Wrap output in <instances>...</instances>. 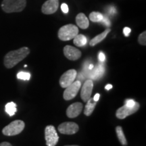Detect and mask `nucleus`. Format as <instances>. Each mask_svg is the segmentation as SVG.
I'll list each match as a JSON object with an SVG mask.
<instances>
[{
    "label": "nucleus",
    "instance_id": "nucleus-1",
    "mask_svg": "<svg viewBox=\"0 0 146 146\" xmlns=\"http://www.w3.org/2000/svg\"><path fill=\"white\" fill-rule=\"evenodd\" d=\"M30 54V50L27 47H23L18 50L11 51L5 56L4 65L7 68H12L23 60Z\"/></svg>",
    "mask_w": 146,
    "mask_h": 146
},
{
    "label": "nucleus",
    "instance_id": "nucleus-2",
    "mask_svg": "<svg viewBox=\"0 0 146 146\" xmlns=\"http://www.w3.org/2000/svg\"><path fill=\"white\" fill-rule=\"evenodd\" d=\"M27 5V0H3L1 7L5 13L21 12Z\"/></svg>",
    "mask_w": 146,
    "mask_h": 146
},
{
    "label": "nucleus",
    "instance_id": "nucleus-3",
    "mask_svg": "<svg viewBox=\"0 0 146 146\" xmlns=\"http://www.w3.org/2000/svg\"><path fill=\"white\" fill-rule=\"evenodd\" d=\"M78 34V28L75 25L69 24L62 27L58 31V37L64 41H70L74 39Z\"/></svg>",
    "mask_w": 146,
    "mask_h": 146
},
{
    "label": "nucleus",
    "instance_id": "nucleus-4",
    "mask_svg": "<svg viewBox=\"0 0 146 146\" xmlns=\"http://www.w3.org/2000/svg\"><path fill=\"white\" fill-rule=\"evenodd\" d=\"M25 124L23 120H16L5 126L2 130V133L6 136H14L20 134L24 130Z\"/></svg>",
    "mask_w": 146,
    "mask_h": 146
},
{
    "label": "nucleus",
    "instance_id": "nucleus-5",
    "mask_svg": "<svg viewBox=\"0 0 146 146\" xmlns=\"http://www.w3.org/2000/svg\"><path fill=\"white\" fill-rule=\"evenodd\" d=\"M45 139L47 146H55L58 143L59 137L53 125L47 126L45 129Z\"/></svg>",
    "mask_w": 146,
    "mask_h": 146
},
{
    "label": "nucleus",
    "instance_id": "nucleus-6",
    "mask_svg": "<svg viewBox=\"0 0 146 146\" xmlns=\"http://www.w3.org/2000/svg\"><path fill=\"white\" fill-rule=\"evenodd\" d=\"M139 109V104L137 102H136L135 104L133 107H129L127 106V105H124L123 106L120 107L117 110L116 112V116L119 119H124L127 116L137 112Z\"/></svg>",
    "mask_w": 146,
    "mask_h": 146
},
{
    "label": "nucleus",
    "instance_id": "nucleus-7",
    "mask_svg": "<svg viewBox=\"0 0 146 146\" xmlns=\"http://www.w3.org/2000/svg\"><path fill=\"white\" fill-rule=\"evenodd\" d=\"M81 87V81H77L73 82L69 86L66 88L64 91V99L65 100H70L74 98L77 95L78 91Z\"/></svg>",
    "mask_w": 146,
    "mask_h": 146
},
{
    "label": "nucleus",
    "instance_id": "nucleus-8",
    "mask_svg": "<svg viewBox=\"0 0 146 146\" xmlns=\"http://www.w3.org/2000/svg\"><path fill=\"white\" fill-rule=\"evenodd\" d=\"M77 75L76 70L71 69L65 72L60 78V85L62 88H66L74 81Z\"/></svg>",
    "mask_w": 146,
    "mask_h": 146
},
{
    "label": "nucleus",
    "instance_id": "nucleus-9",
    "mask_svg": "<svg viewBox=\"0 0 146 146\" xmlns=\"http://www.w3.org/2000/svg\"><path fill=\"white\" fill-rule=\"evenodd\" d=\"M58 131L62 134L73 135L78 131V126L77 124L72 122H66L58 126Z\"/></svg>",
    "mask_w": 146,
    "mask_h": 146
},
{
    "label": "nucleus",
    "instance_id": "nucleus-10",
    "mask_svg": "<svg viewBox=\"0 0 146 146\" xmlns=\"http://www.w3.org/2000/svg\"><path fill=\"white\" fill-rule=\"evenodd\" d=\"M59 7V0H47L41 7V12L44 14L50 15L54 14Z\"/></svg>",
    "mask_w": 146,
    "mask_h": 146
},
{
    "label": "nucleus",
    "instance_id": "nucleus-11",
    "mask_svg": "<svg viewBox=\"0 0 146 146\" xmlns=\"http://www.w3.org/2000/svg\"><path fill=\"white\" fill-rule=\"evenodd\" d=\"M93 88H94V82L92 80H87L84 83V85L81 89V97L84 102H87L91 98L92 94Z\"/></svg>",
    "mask_w": 146,
    "mask_h": 146
},
{
    "label": "nucleus",
    "instance_id": "nucleus-12",
    "mask_svg": "<svg viewBox=\"0 0 146 146\" xmlns=\"http://www.w3.org/2000/svg\"><path fill=\"white\" fill-rule=\"evenodd\" d=\"M64 54L68 60L74 61L81 57V52L70 45H66L64 47Z\"/></svg>",
    "mask_w": 146,
    "mask_h": 146
},
{
    "label": "nucleus",
    "instance_id": "nucleus-13",
    "mask_svg": "<svg viewBox=\"0 0 146 146\" xmlns=\"http://www.w3.org/2000/svg\"><path fill=\"white\" fill-rule=\"evenodd\" d=\"M83 108V104L80 103V102H76V103L72 104L66 110L67 116L70 118H76L81 114Z\"/></svg>",
    "mask_w": 146,
    "mask_h": 146
},
{
    "label": "nucleus",
    "instance_id": "nucleus-14",
    "mask_svg": "<svg viewBox=\"0 0 146 146\" xmlns=\"http://www.w3.org/2000/svg\"><path fill=\"white\" fill-rule=\"evenodd\" d=\"M76 23L78 27L82 29H86L89 26L88 18L85 14L79 13L76 16Z\"/></svg>",
    "mask_w": 146,
    "mask_h": 146
},
{
    "label": "nucleus",
    "instance_id": "nucleus-15",
    "mask_svg": "<svg viewBox=\"0 0 146 146\" xmlns=\"http://www.w3.org/2000/svg\"><path fill=\"white\" fill-rule=\"evenodd\" d=\"M110 31H111L110 29L108 28L106 29L103 33H102L98 35L95 36L94 38H93V39L89 41V45L93 47V46H95V45H96L97 44H98V43L103 41V40L106 37Z\"/></svg>",
    "mask_w": 146,
    "mask_h": 146
},
{
    "label": "nucleus",
    "instance_id": "nucleus-16",
    "mask_svg": "<svg viewBox=\"0 0 146 146\" xmlns=\"http://www.w3.org/2000/svg\"><path fill=\"white\" fill-rule=\"evenodd\" d=\"M97 102H95L93 98H89L88 101L87 102V104L85 107V110H84V114L86 116H89L92 114L94 112L95 108L96 106Z\"/></svg>",
    "mask_w": 146,
    "mask_h": 146
},
{
    "label": "nucleus",
    "instance_id": "nucleus-17",
    "mask_svg": "<svg viewBox=\"0 0 146 146\" xmlns=\"http://www.w3.org/2000/svg\"><path fill=\"white\" fill-rule=\"evenodd\" d=\"M73 39V43L77 47H83L86 45L87 42L86 36L81 34H78Z\"/></svg>",
    "mask_w": 146,
    "mask_h": 146
},
{
    "label": "nucleus",
    "instance_id": "nucleus-18",
    "mask_svg": "<svg viewBox=\"0 0 146 146\" xmlns=\"http://www.w3.org/2000/svg\"><path fill=\"white\" fill-rule=\"evenodd\" d=\"M116 135H117V137L118 138V140H119L120 143L122 144L123 145H127V139L125 137V134H124L123 128L120 126H118V127H116Z\"/></svg>",
    "mask_w": 146,
    "mask_h": 146
},
{
    "label": "nucleus",
    "instance_id": "nucleus-19",
    "mask_svg": "<svg viewBox=\"0 0 146 146\" xmlns=\"http://www.w3.org/2000/svg\"><path fill=\"white\" fill-rule=\"evenodd\" d=\"M104 73V68L103 65L98 64L95 68V70L93 71L92 74H91V78L93 79L97 80L101 77Z\"/></svg>",
    "mask_w": 146,
    "mask_h": 146
},
{
    "label": "nucleus",
    "instance_id": "nucleus-20",
    "mask_svg": "<svg viewBox=\"0 0 146 146\" xmlns=\"http://www.w3.org/2000/svg\"><path fill=\"white\" fill-rule=\"evenodd\" d=\"M5 112L7 114L10 115V116H14L15 113L17 111V108H16V104L14 102H9L5 106Z\"/></svg>",
    "mask_w": 146,
    "mask_h": 146
},
{
    "label": "nucleus",
    "instance_id": "nucleus-21",
    "mask_svg": "<svg viewBox=\"0 0 146 146\" xmlns=\"http://www.w3.org/2000/svg\"><path fill=\"white\" fill-rule=\"evenodd\" d=\"M103 18V14L98 12H92L89 14V20L94 23H100Z\"/></svg>",
    "mask_w": 146,
    "mask_h": 146
},
{
    "label": "nucleus",
    "instance_id": "nucleus-22",
    "mask_svg": "<svg viewBox=\"0 0 146 146\" xmlns=\"http://www.w3.org/2000/svg\"><path fill=\"white\" fill-rule=\"evenodd\" d=\"M17 78L18 79L24 80V81H29L31 78V74L28 72L21 71L17 74Z\"/></svg>",
    "mask_w": 146,
    "mask_h": 146
},
{
    "label": "nucleus",
    "instance_id": "nucleus-23",
    "mask_svg": "<svg viewBox=\"0 0 146 146\" xmlns=\"http://www.w3.org/2000/svg\"><path fill=\"white\" fill-rule=\"evenodd\" d=\"M138 42L140 45H146V31H143L139 35L138 37Z\"/></svg>",
    "mask_w": 146,
    "mask_h": 146
},
{
    "label": "nucleus",
    "instance_id": "nucleus-24",
    "mask_svg": "<svg viewBox=\"0 0 146 146\" xmlns=\"http://www.w3.org/2000/svg\"><path fill=\"white\" fill-rule=\"evenodd\" d=\"M100 23L104 24L105 26H106L108 27H110V25H111V23H110V21L109 18L106 17V16H104L103 19H102V21L100 22Z\"/></svg>",
    "mask_w": 146,
    "mask_h": 146
},
{
    "label": "nucleus",
    "instance_id": "nucleus-25",
    "mask_svg": "<svg viewBox=\"0 0 146 146\" xmlns=\"http://www.w3.org/2000/svg\"><path fill=\"white\" fill-rule=\"evenodd\" d=\"M135 104H136V102H135L134 100H131V99L127 100L125 101V105H127V106H129V107L134 106Z\"/></svg>",
    "mask_w": 146,
    "mask_h": 146
},
{
    "label": "nucleus",
    "instance_id": "nucleus-26",
    "mask_svg": "<svg viewBox=\"0 0 146 146\" xmlns=\"http://www.w3.org/2000/svg\"><path fill=\"white\" fill-rule=\"evenodd\" d=\"M61 10H62V12H63L64 14H67V13H68V10H69V8H68V5H67L66 3H63L61 5Z\"/></svg>",
    "mask_w": 146,
    "mask_h": 146
},
{
    "label": "nucleus",
    "instance_id": "nucleus-27",
    "mask_svg": "<svg viewBox=\"0 0 146 146\" xmlns=\"http://www.w3.org/2000/svg\"><path fill=\"white\" fill-rule=\"evenodd\" d=\"M131 32V29L129 27H125L123 29V33L125 36H129Z\"/></svg>",
    "mask_w": 146,
    "mask_h": 146
},
{
    "label": "nucleus",
    "instance_id": "nucleus-28",
    "mask_svg": "<svg viewBox=\"0 0 146 146\" xmlns=\"http://www.w3.org/2000/svg\"><path fill=\"white\" fill-rule=\"evenodd\" d=\"M98 59L100 62H104L105 60H106V56L105 54H104L103 52H100L99 53V55H98Z\"/></svg>",
    "mask_w": 146,
    "mask_h": 146
},
{
    "label": "nucleus",
    "instance_id": "nucleus-29",
    "mask_svg": "<svg viewBox=\"0 0 146 146\" xmlns=\"http://www.w3.org/2000/svg\"><path fill=\"white\" fill-rule=\"evenodd\" d=\"M108 11H109L110 14H115L116 12V9H115L114 7H113V6H111L110 8V10Z\"/></svg>",
    "mask_w": 146,
    "mask_h": 146
},
{
    "label": "nucleus",
    "instance_id": "nucleus-30",
    "mask_svg": "<svg viewBox=\"0 0 146 146\" xmlns=\"http://www.w3.org/2000/svg\"><path fill=\"white\" fill-rule=\"evenodd\" d=\"M100 95L99 94H96V95H95L94 98H93V99H94L95 102H98L100 99Z\"/></svg>",
    "mask_w": 146,
    "mask_h": 146
},
{
    "label": "nucleus",
    "instance_id": "nucleus-31",
    "mask_svg": "<svg viewBox=\"0 0 146 146\" xmlns=\"http://www.w3.org/2000/svg\"><path fill=\"white\" fill-rule=\"evenodd\" d=\"M0 146H12L10 143L8 142H2L0 143Z\"/></svg>",
    "mask_w": 146,
    "mask_h": 146
},
{
    "label": "nucleus",
    "instance_id": "nucleus-32",
    "mask_svg": "<svg viewBox=\"0 0 146 146\" xmlns=\"http://www.w3.org/2000/svg\"><path fill=\"white\" fill-rule=\"evenodd\" d=\"M112 88V85H110V84H108V85H107L105 87V89H106V90H110V89H111Z\"/></svg>",
    "mask_w": 146,
    "mask_h": 146
},
{
    "label": "nucleus",
    "instance_id": "nucleus-33",
    "mask_svg": "<svg viewBox=\"0 0 146 146\" xmlns=\"http://www.w3.org/2000/svg\"><path fill=\"white\" fill-rule=\"evenodd\" d=\"M94 68V65L92 64H90V65L89 66V70H92V69Z\"/></svg>",
    "mask_w": 146,
    "mask_h": 146
},
{
    "label": "nucleus",
    "instance_id": "nucleus-34",
    "mask_svg": "<svg viewBox=\"0 0 146 146\" xmlns=\"http://www.w3.org/2000/svg\"><path fill=\"white\" fill-rule=\"evenodd\" d=\"M65 146H78V145H65Z\"/></svg>",
    "mask_w": 146,
    "mask_h": 146
}]
</instances>
